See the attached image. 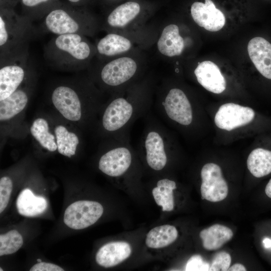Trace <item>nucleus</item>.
<instances>
[{"mask_svg":"<svg viewBox=\"0 0 271 271\" xmlns=\"http://www.w3.org/2000/svg\"><path fill=\"white\" fill-rule=\"evenodd\" d=\"M154 80H142L112 94L102 111V130L111 136L129 133L131 125L150 112L155 88Z\"/></svg>","mask_w":271,"mask_h":271,"instance_id":"1","label":"nucleus"},{"mask_svg":"<svg viewBox=\"0 0 271 271\" xmlns=\"http://www.w3.org/2000/svg\"><path fill=\"white\" fill-rule=\"evenodd\" d=\"M79 34L56 35L44 47L47 63L62 70L86 68L96 55L95 45Z\"/></svg>","mask_w":271,"mask_h":271,"instance_id":"2","label":"nucleus"},{"mask_svg":"<svg viewBox=\"0 0 271 271\" xmlns=\"http://www.w3.org/2000/svg\"><path fill=\"white\" fill-rule=\"evenodd\" d=\"M99 26L97 19L86 7L61 2L44 17L40 30L55 35L79 34L92 37Z\"/></svg>","mask_w":271,"mask_h":271,"instance_id":"3","label":"nucleus"},{"mask_svg":"<svg viewBox=\"0 0 271 271\" xmlns=\"http://www.w3.org/2000/svg\"><path fill=\"white\" fill-rule=\"evenodd\" d=\"M143 132L136 149L137 153L155 171L167 166L174 148L173 139L164 124L150 112L145 116Z\"/></svg>","mask_w":271,"mask_h":271,"instance_id":"4","label":"nucleus"},{"mask_svg":"<svg viewBox=\"0 0 271 271\" xmlns=\"http://www.w3.org/2000/svg\"><path fill=\"white\" fill-rule=\"evenodd\" d=\"M100 62L96 79L102 88L112 94L144 78L143 66L131 53Z\"/></svg>","mask_w":271,"mask_h":271,"instance_id":"5","label":"nucleus"},{"mask_svg":"<svg viewBox=\"0 0 271 271\" xmlns=\"http://www.w3.org/2000/svg\"><path fill=\"white\" fill-rule=\"evenodd\" d=\"M155 109L164 122L182 127L191 125L194 120L192 104L183 90L162 80L156 89Z\"/></svg>","mask_w":271,"mask_h":271,"instance_id":"6","label":"nucleus"},{"mask_svg":"<svg viewBox=\"0 0 271 271\" xmlns=\"http://www.w3.org/2000/svg\"><path fill=\"white\" fill-rule=\"evenodd\" d=\"M38 32L33 22L14 8H0V54L28 46Z\"/></svg>","mask_w":271,"mask_h":271,"instance_id":"7","label":"nucleus"},{"mask_svg":"<svg viewBox=\"0 0 271 271\" xmlns=\"http://www.w3.org/2000/svg\"><path fill=\"white\" fill-rule=\"evenodd\" d=\"M0 101L14 93L30 71L29 46L0 54Z\"/></svg>","mask_w":271,"mask_h":271,"instance_id":"8","label":"nucleus"},{"mask_svg":"<svg viewBox=\"0 0 271 271\" xmlns=\"http://www.w3.org/2000/svg\"><path fill=\"white\" fill-rule=\"evenodd\" d=\"M112 142L101 156L98 169L112 177L123 176L130 169L136 157L129 141V133L112 136Z\"/></svg>","mask_w":271,"mask_h":271,"instance_id":"9","label":"nucleus"},{"mask_svg":"<svg viewBox=\"0 0 271 271\" xmlns=\"http://www.w3.org/2000/svg\"><path fill=\"white\" fill-rule=\"evenodd\" d=\"M142 12L141 5L135 1H128L119 5L106 16L102 25L107 32L122 33L134 28L139 23Z\"/></svg>","mask_w":271,"mask_h":271,"instance_id":"10","label":"nucleus"},{"mask_svg":"<svg viewBox=\"0 0 271 271\" xmlns=\"http://www.w3.org/2000/svg\"><path fill=\"white\" fill-rule=\"evenodd\" d=\"M103 212L102 206L93 201L81 200L70 204L65 210L64 222L69 228L82 229L95 223Z\"/></svg>","mask_w":271,"mask_h":271,"instance_id":"11","label":"nucleus"},{"mask_svg":"<svg viewBox=\"0 0 271 271\" xmlns=\"http://www.w3.org/2000/svg\"><path fill=\"white\" fill-rule=\"evenodd\" d=\"M201 198L210 202L224 200L227 196L228 187L223 177L220 167L210 163L205 164L201 170Z\"/></svg>","mask_w":271,"mask_h":271,"instance_id":"12","label":"nucleus"},{"mask_svg":"<svg viewBox=\"0 0 271 271\" xmlns=\"http://www.w3.org/2000/svg\"><path fill=\"white\" fill-rule=\"evenodd\" d=\"M70 85L62 84L52 91L51 100L56 108L67 119L79 120L82 116L80 90Z\"/></svg>","mask_w":271,"mask_h":271,"instance_id":"13","label":"nucleus"},{"mask_svg":"<svg viewBox=\"0 0 271 271\" xmlns=\"http://www.w3.org/2000/svg\"><path fill=\"white\" fill-rule=\"evenodd\" d=\"M255 116V112L250 107L234 103H227L220 106L214 121L220 129L232 130L251 122Z\"/></svg>","mask_w":271,"mask_h":271,"instance_id":"14","label":"nucleus"},{"mask_svg":"<svg viewBox=\"0 0 271 271\" xmlns=\"http://www.w3.org/2000/svg\"><path fill=\"white\" fill-rule=\"evenodd\" d=\"M193 21L200 27L210 32L220 30L225 24V16L212 0L196 1L190 7Z\"/></svg>","mask_w":271,"mask_h":271,"instance_id":"15","label":"nucleus"},{"mask_svg":"<svg viewBox=\"0 0 271 271\" xmlns=\"http://www.w3.org/2000/svg\"><path fill=\"white\" fill-rule=\"evenodd\" d=\"M96 55L100 62L131 53L133 41L121 33L107 32L95 45Z\"/></svg>","mask_w":271,"mask_h":271,"instance_id":"16","label":"nucleus"},{"mask_svg":"<svg viewBox=\"0 0 271 271\" xmlns=\"http://www.w3.org/2000/svg\"><path fill=\"white\" fill-rule=\"evenodd\" d=\"M194 73L198 82L207 90L220 94L225 90V79L214 62L204 61L199 63Z\"/></svg>","mask_w":271,"mask_h":271,"instance_id":"17","label":"nucleus"},{"mask_svg":"<svg viewBox=\"0 0 271 271\" xmlns=\"http://www.w3.org/2000/svg\"><path fill=\"white\" fill-rule=\"evenodd\" d=\"M248 55L258 72L271 80V43L265 38H252L247 46Z\"/></svg>","mask_w":271,"mask_h":271,"instance_id":"18","label":"nucleus"},{"mask_svg":"<svg viewBox=\"0 0 271 271\" xmlns=\"http://www.w3.org/2000/svg\"><path fill=\"white\" fill-rule=\"evenodd\" d=\"M185 47V41L178 25L170 24L162 29L157 41V48L160 54L168 58L179 56Z\"/></svg>","mask_w":271,"mask_h":271,"instance_id":"19","label":"nucleus"},{"mask_svg":"<svg viewBox=\"0 0 271 271\" xmlns=\"http://www.w3.org/2000/svg\"><path fill=\"white\" fill-rule=\"evenodd\" d=\"M130 245L123 241L111 242L102 246L97 251V263L104 267L117 265L128 258L131 254Z\"/></svg>","mask_w":271,"mask_h":271,"instance_id":"20","label":"nucleus"},{"mask_svg":"<svg viewBox=\"0 0 271 271\" xmlns=\"http://www.w3.org/2000/svg\"><path fill=\"white\" fill-rule=\"evenodd\" d=\"M19 213L27 217H34L43 213L47 207L46 199L36 196L28 188L22 190L17 200Z\"/></svg>","mask_w":271,"mask_h":271,"instance_id":"21","label":"nucleus"},{"mask_svg":"<svg viewBox=\"0 0 271 271\" xmlns=\"http://www.w3.org/2000/svg\"><path fill=\"white\" fill-rule=\"evenodd\" d=\"M21 86V85H20ZM20 86L11 95L0 102V120H9L21 112L28 101L26 88Z\"/></svg>","mask_w":271,"mask_h":271,"instance_id":"22","label":"nucleus"},{"mask_svg":"<svg viewBox=\"0 0 271 271\" xmlns=\"http://www.w3.org/2000/svg\"><path fill=\"white\" fill-rule=\"evenodd\" d=\"M250 173L256 178H262L271 173V149L258 147L253 150L247 160Z\"/></svg>","mask_w":271,"mask_h":271,"instance_id":"23","label":"nucleus"},{"mask_svg":"<svg viewBox=\"0 0 271 271\" xmlns=\"http://www.w3.org/2000/svg\"><path fill=\"white\" fill-rule=\"evenodd\" d=\"M232 230L218 224H214L200 232L204 248L208 250L220 248L233 236Z\"/></svg>","mask_w":271,"mask_h":271,"instance_id":"24","label":"nucleus"},{"mask_svg":"<svg viewBox=\"0 0 271 271\" xmlns=\"http://www.w3.org/2000/svg\"><path fill=\"white\" fill-rule=\"evenodd\" d=\"M21 15L32 22L44 19L61 2L59 0H20Z\"/></svg>","mask_w":271,"mask_h":271,"instance_id":"25","label":"nucleus"},{"mask_svg":"<svg viewBox=\"0 0 271 271\" xmlns=\"http://www.w3.org/2000/svg\"><path fill=\"white\" fill-rule=\"evenodd\" d=\"M177 236L178 231L174 226L163 225L156 227L148 232L146 243L150 248H162L174 242Z\"/></svg>","mask_w":271,"mask_h":271,"instance_id":"26","label":"nucleus"},{"mask_svg":"<svg viewBox=\"0 0 271 271\" xmlns=\"http://www.w3.org/2000/svg\"><path fill=\"white\" fill-rule=\"evenodd\" d=\"M54 131L58 152L69 158L74 155L79 144L77 135L62 125H57Z\"/></svg>","mask_w":271,"mask_h":271,"instance_id":"27","label":"nucleus"},{"mask_svg":"<svg viewBox=\"0 0 271 271\" xmlns=\"http://www.w3.org/2000/svg\"><path fill=\"white\" fill-rule=\"evenodd\" d=\"M30 132L45 149L50 152H54L57 149L55 137L49 132L48 123L45 119L38 118L35 119L30 127Z\"/></svg>","mask_w":271,"mask_h":271,"instance_id":"28","label":"nucleus"},{"mask_svg":"<svg viewBox=\"0 0 271 271\" xmlns=\"http://www.w3.org/2000/svg\"><path fill=\"white\" fill-rule=\"evenodd\" d=\"M23 244V238L16 230L0 235V256L17 252Z\"/></svg>","mask_w":271,"mask_h":271,"instance_id":"29","label":"nucleus"},{"mask_svg":"<svg viewBox=\"0 0 271 271\" xmlns=\"http://www.w3.org/2000/svg\"><path fill=\"white\" fill-rule=\"evenodd\" d=\"M231 261V256L228 252L224 251L218 252L214 255L212 258L210 264L209 270H228Z\"/></svg>","mask_w":271,"mask_h":271,"instance_id":"30","label":"nucleus"},{"mask_svg":"<svg viewBox=\"0 0 271 271\" xmlns=\"http://www.w3.org/2000/svg\"><path fill=\"white\" fill-rule=\"evenodd\" d=\"M13 182L9 177H3L0 180V213L6 209L9 202L13 190Z\"/></svg>","mask_w":271,"mask_h":271,"instance_id":"31","label":"nucleus"},{"mask_svg":"<svg viewBox=\"0 0 271 271\" xmlns=\"http://www.w3.org/2000/svg\"><path fill=\"white\" fill-rule=\"evenodd\" d=\"M210 264L204 261L202 256L196 254L191 256L186 265V270H209Z\"/></svg>","mask_w":271,"mask_h":271,"instance_id":"32","label":"nucleus"},{"mask_svg":"<svg viewBox=\"0 0 271 271\" xmlns=\"http://www.w3.org/2000/svg\"><path fill=\"white\" fill-rule=\"evenodd\" d=\"M164 196V203L162 210L164 211H172L174 207L173 190L172 188H159Z\"/></svg>","mask_w":271,"mask_h":271,"instance_id":"33","label":"nucleus"},{"mask_svg":"<svg viewBox=\"0 0 271 271\" xmlns=\"http://www.w3.org/2000/svg\"><path fill=\"white\" fill-rule=\"evenodd\" d=\"M30 271H64V270L58 265L45 262H40L34 265Z\"/></svg>","mask_w":271,"mask_h":271,"instance_id":"34","label":"nucleus"},{"mask_svg":"<svg viewBox=\"0 0 271 271\" xmlns=\"http://www.w3.org/2000/svg\"><path fill=\"white\" fill-rule=\"evenodd\" d=\"M152 194L156 203L159 206H162L164 203V196L160 189L156 186L153 189Z\"/></svg>","mask_w":271,"mask_h":271,"instance_id":"35","label":"nucleus"},{"mask_svg":"<svg viewBox=\"0 0 271 271\" xmlns=\"http://www.w3.org/2000/svg\"><path fill=\"white\" fill-rule=\"evenodd\" d=\"M20 0H0V8H15Z\"/></svg>","mask_w":271,"mask_h":271,"instance_id":"36","label":"nucleus"},{"mask_svg":"<svg viewBox=\"0 0 271 271\" xmlns=\"http://www.w3.org/2000/svg\"><path fill=\"white\" fill-rule=\"evenodd\" d=\"M70 4L78 7H86L92 0H67Z\"/></svg>","mask_w":271,"mask_h":271,"instance_id":"37","label":"nucleus"},{"mask_svg":"<svg viewBox=\"0 0 271 271\" xmlns=\"http://www.w3.org/2000/svg\"><path fill=\"white\" fill-rule=\"evenodd\" d=\"M246 270L244 266L240 263L234 264L228 269L229 271H245Z\"/></svg>","mask_w":271,"mask_h":271,"instance_id":"38","label":"nucleus"},{"mask_svg":"<svg viewBox=\"0 0 271 271\" xmlns=\"http://www.w3.org/2000/svg\"><path fill=\"white\" fill-rule=\"evenodd\" d=\"M263 243L264 247L265 248H271V239L268 238H265L263 240Z\"/></svg>","mask_w":271,"mask_h":271,"instance_id":"39","label":"nucleus"},{"mask_svg":"<svg viewBox=\"0 0 271 271\" xmlns=\"http://www.w3.org/2000/svg\"><path fill=\"white\" fill-rule=\"evenodd\" d=\"M105 1H106L107 2L111 3V2H113L117 0H105Z\"/></svg>","mask_w":271,"mask_h":271,"instance_id":"40","label":"nucleus"},{"mask_svg":"<svg viewBox=\"0 0 271 271\" xmlns=\"http://www.w3.org/2000/svg\"><path fill=\"white\" fill-rule=\"evenodd\" d=\"M37 261L38 262H40L42 261V260L40 259H38L37 260Z\"/></svg>","mask_w":271,"mask_h":271,"instance_id":"41","label":"nucleus"},{"mask_svg":"<svg viewBox=\"0 0 271 271\" xmlns=\"http://www.w3.org/2000/svg\"><path fill=\"white\" fill-rule=\"evenodd\" d=\"M0 269H0L1 271H2V270L3 271V269L2 268H1Z\"/></svg>","mask_w":271,"mask_h":271,"instance_id":"42","label":"nucleus"}]
</instances>
